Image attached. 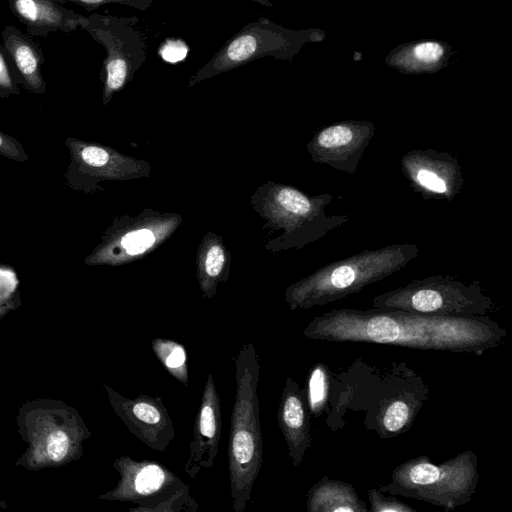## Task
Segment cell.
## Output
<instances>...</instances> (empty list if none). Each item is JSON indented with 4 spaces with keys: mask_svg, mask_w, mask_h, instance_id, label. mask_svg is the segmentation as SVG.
<instances>
[{
    "mask_svg": "<svg viewBox=\"0 0 512 512\" xmlns=\"http://www.w3.org/2000/svg\"><path fill=\"white\" fill-rule=\"evenodd\" d=\"M3 46L16 71L19 84L28 92L46 93V82L42 76L44 54L40 45L31 36L13 25L2 31Z\"/></svg>",
    "mask_w": 512,
    "mask_h": 512,
    "instance_id": "cell-18",
    "label": "cell"
},
{
    "mask_svg": "<svg viewBox=\"0 0 512 512\" xmlns=\"http://www.w3.org/2000/svg\"><path fill=\"white\" fill-rule=\"evenodd\" d=\"M19 81L12 61L0 43V98L18 96L20 94Z\"/></svg>",
    "mask_w": 512,
    "mask_h": 512,
    "instance_id": "cell-25",
    "label": "cell"
},
{
    "mask_svg": "<svg viewBox=\"0 0 512 512\" xmlns=\"http://www.w3.org/2000/svg\"><path fill=\"white\" fill-rule=\"evenodd\" d=\"M0 156L23 163L29 156L21 142L0 130Z\"/></svg>",
    "mask_w": 512,
    "mask_h": 512,
    "instance_id": "cell-28",
    "label": "cell"
},
{
    "mask_svg": "<svg viewBox=\"0 0 512 512\" xmlns=\"http://www.w3.org/2000/svg\"><path fill=\"white\" fill-rule=\"evenodd\" d=\"M138 22L137 16L92 14L87 17L83 29L106 50L100 73L104 105L125 88L147 58L146 40L135 28Z\"/></svg>",
    "mask_w": 512,
    "mask_h": 512,
    "instance_id": "cell-9",
    "label": "cell"
},
{
    "mask_svg": "<svg viewBox=\"0 0 512 512\" xmlns=\"http://www.w3.org/2000/svg\"><path fill=\"white\" fill-rule=\"evenodd\" d=\"M110 403L129 432L152 450L164 452L175 438L171 416L160 397L130 399L106 387Z\"/></svg>",
    "mask_w": 512,
    "mask_h": 512,
    "instance_id": "cell-14",
    "label": "cell"
},
{
    "mask_svg": "<svg viewBox=\"0 0 512 512\" xmlns=\"http://www.w3.org/2000/svg\"><path fill=\"white\" fill-rule=\"evenodd\" d=\"M64 4L66 2L80 5L87 11L98 9L105 4H121L141 11H145L152 5L153 0H58Z\"/></svg>",
    "mask_w": 512,
    "mask_h": 512,
    "instance_id": "cell-27",
    "label": "cell"
},
{
    "mask_svg": "<svg viewBox=\"0 0 512 512\" xmlns=\"http://www.w3.org/2000/svg\"><path fill=\"white\" fill-rule=\"evenodd\" d=\"M17 283L15 272L0 266V300L8 298L15 291Z\"/></svg>",
    "mask_w": 512,
    "mask_h": 512,
    "instance_id": "cell-31",
    "label": "cell"
},
{
    "mask_svg": "<svg viewBox=\"0 0 512 512\" xmlns=\"http://www.w3.org/2000/svg\"><path fill=\"white\" fill-rule=\"evenodd\" d=\"M403 175L424 199L452 200L462 190L464 178L456 157L434 149H413L400 160Z\"/></svg>",
    "mask_w": 512,
    "mask_h": 512,
    "instance_id": "cell-13",
    "label": "cell"
},
{
    "mask_svg": "<svg viewBox=\"0 0 512 512\" xmlns=\"http://www.w3.org/2000/svg\"><path fill=\"white\" fill-rule=\"evenodd\" d=\"M176 214L144 211L135 218H115L101 242L84 259L89 266H118L153 251L181 223Z\"/></svg>",
    "mask_w": 512,
    "mask_h": 512,
    "instance_id": "cell-10",
    "label": "cell"
},
{
    "mask_svg": "<svg viewBox=\"0 0 512 512\" xmlns=\"http://www.w3.org/2000/svg\"><path fill=\"white\" fill-rule=\"evenodd\" d=\"M222 433L220 397L212 373H209L196 412L189 443V453L184 465L185 473L196 479L202 469L212 468L218 453Z\"/></svg>",
    "mask_w": 512,
    "mask_h": 512,
    "instance_id": "cell-15",
    "label": "cell"
},
{
    "mask_svg": "<svg viewBox=\"0 0 512 512\" xmlns=\"http://www.w3.org/2000/svg\"><path fill=\"white\" fill-rule=\"evenodd\" d=\"M188 52L187 45L181 39H169L163 43L160 54L168 62H178L185 58Z\"/></svg>",
    "mask_w": 512,
    "mask_h": 512,
    "instance_id": "cell-30",
    "label": "cell"
},
{
    "mask_svg": "<svg viewBox=\"0 0 512 512\" xmlns=\"http://www.w3.org/2000/svg\"><path fill=\"white\" fill-rule=\"evenodd\" d=\"M250 1H253V2H256L262 6H265V7H272L273 4L269 1V0H250Z\"/></svg>",
    "mask_w": 512,
    "mask_h": 512,
    "instance_id": "cell-32",
    "label": "cell"
},
{
    "mask_svg": "<svg viewBox=\"0 0 512 512\" xmlns=\"http://www.w3.org/2000/svg\"><path fill=\"white\" fill-rule=\"evenodd\" d=\"M371 512H414L415 509L397 500L395 497L386 496L380 489L368 491Z\"/></svg>",
    "mask_w": 512,
    "mask_h": 512,
    "instance_id": "cell-26",
    "label": "cell"
},
{
    "mask_svg": "<svg viewBox=\"0 0 512 512\" xmlns=\"http://www.w3.org/2000/svg\"><path fill=\"white\" fill-rule=\"evenodd\" d=\"M325 33L320 29L291 30L266 17L244 25L190 77L188 87L211 77L229 72L262 57L292 59L306 43L320 42Z\"/></svg>",
    "mask_w": 512,
    "mask_h": 512,
    "instance_id": "cell-6",
    "label": "cell"
},
{
    "mask_svg": "<svg viewBox=\"0 0 512 512\" xmlns=\"http://www.w3.org/2000/svg\"><path fill=\"white\" fill-rule=\"evenodd\" d=\"M120 480L106 499L134 504L129 512H196L197 501L189 486L164 464L120 456L114 461Z\"/></svg>",
    "mask_w": 512,
    "mask_h": 512,
    "instance_id": "cell-8",
    "label": "cell"
},
{
    "mask_svg": "<svg viewBox=\"0 0 512 512\" xmlns=\"http://www.w3.org/2000/svg\"><path fill=\"white\" fill-rule=\"evenodd\" d=\"M414 417V409L405 400L391 401L381 415L380 424L385 432L400 433L408 427Z\"/></svg>",
    "mask_w": 512,
    "mask_h": 512,
    "instance_id": "cell-24",
    "label": "cell"
},
{
    "mask_svg": "<svg viewBox=\"0 0 512 512\" xmlns=\"http://www.w3.org/2000/svg\"><path fill=\"white\" fill-rule=\"evenodd\" d=\"M230 270V253L222 238L208 232L201 242L197 256V280L204 298L215 296L218 284L226 282Z\"/></svg>",
    "mask_w": 512,
    "mask_h": 512,
    "instance_id": "cell-20",
    "label": "cell"
},
{
    "mask_svg": "<svg viewBox=\"0 0 512 512\" xmlns=\"http://www.w3.org/2000/svg\"><path fill=\"white\" fill-rule=\"evenodd\" d=\"M372 308L470 318L488 317L494 303L477 281L465 284L447 275H434L375 296Z\"/></svg>",
    "mask_w": 512,
    "mask_h": 512,
    "instance_id": "cell-7",
    "label": "cell"
},
{
    "mask_svg": "<svg viewBox=\"0 0 512 512\" xmlns=\"http://www.w3.org/2000/svg\"><path fill=\"white\" fill-rule=\"evenodd\" d=\"M58 1V0H57ZM59 2V1H58Z\"/></svg>",
    "mask_w": 512,
    "mask_h": 512,
    "instance_id": "cell-33",
    "label": "cell"
},
{
    "mask_svg": "<svg viewBox=\"0 0 512 512\" xmlns=\"http://www.w3.org/2000/svg\"><path fill=\"white\" fill-rule=\"evenodd\" d=\"M312 340L389 344L421 350L481 354L506 331L488 317L429 316L398 309H332L303 331Z\"/></svg>",
    "mask_w": 512,
    "mask_h": 512,
    "instance_id": "cell-1",
    "label": "cell"
},
{
    "mask_svg": "<svg viewBox=\"0 0 512 512\" xmlns=\"http://www.w3.org/2000/svg\"><path fill=\"white\" fill-rule=\"evenodd\" d=\"M309 512H366L368 509L353 486L323 477L313 485L306 502Z\"/></svg>",
    "mask_w": 512,
    "mask_h": 512,
    "instance_id": "cell-21",
    "label": "cell"
},
{
    "mask_svg": "<svg viewBox=\"0 0 512 512\" xmlns=\"http://www.w3.org/2000/svg\"><path fill=\"white\" fill-rule=\"evenodd\" d=\"M477 466L473 451L462 452L439 465L420 456L398 465L390 482L379 489L452 510L471 500L479 480Z\"/></svg>",
    "mask_w": 512,
    "mask_h": 512,
    "instance_id": "cell-5",
    "label": "cell"
},
{
    "mask_svg": "<svg viewBox=\"0 0 512 512\" xmlns=\"http://www.w3.org/2000/svg\"><path fill=\"white\" fill-rule=\"evenodd\" d=\"M452 47L437 40L401 44L385 57V63L402 74L435 73L448 65Z\"/></svg>",
    "mask_w": 512,
    "mask_h": 512,
    "instance_id": "cell-19",
    "label": "cell"
},
{
    "mask_svg": "<svg viewBox=\"0 0 512 512\" xmlns=\"http://www.w3.org/2000/svg\"><path fill=\"white\" fill-rule=\"evenodd\" d=\"M277 420L291 464L297 467L311 446V435L306 392L291 377L286 378L281 393Z\"/></svg>",
    "mask_w": 512,
    "mask_h": 512,
    "instance_id": "cell-16",
    "label": "cell"
},
{
    "mask_svg": "<svg viewBox=\"0 0 512 512\" xmlns=\"http://www.w3.org/2000/svg\"><path fill=\"white\" fill-rule=\"evenodd\" d=\"M375 131V125L367 120L333 123L314 134L307 143V151L314 163L352 175Z\"/></svg>",
    "mask_w": 512,
    "mask_h": 512,
    "instance_id": "cell-12",
    "label": "cell"
},
{
    "mask_svg": "<svg viewBox=\"0 0 512 512\" xmlns=\"http://www.w3.org/2000/svg\"><path fill=\"white\" fill-rule=\"evenodd\" d=\"M151 347L164 369L187 387L189 375L185 347L175 340L163 337L152 339Z\"/></svg>",
    "mask_w": 512,
    "mask_h": 512,
    "instance_id": "cell-22",
    "label": "cell"
},
{
    "mask_svg": "<svg viewBox=\"0 0 512 512\" xmlns=\"http://www.w3.org/2000/svg\"><path fill=\"white\" fill-rule=\"evenodd\" d=\"M329 391L328 368L323 363L315 364L310 370L306 399L309 413L313 416H320L327 404Z\"/></svg>",
    "mask_w": 512,
    "mask_h": 512,
    "instance_id": "cell-23",
    "label": "cell"
},
{
    "mask_svg": "<svg viewBox=\"0 0 512 512\" xmlns=\"http://www.w3.org/2000/svg\"><path fill=\"white\" fill-rule=\"evenodd\" d=\"M419 255L416 244H391L333 261L285 290L290 310L338 301L403 269Z\"/></svg>",
    "mask_w": 512,
    "mask_h": 512,
    "instance_id": "cell-3",
    "label": "cell"
},
{
    "mask_svg": "<svg viewBox=\"0 0 512 512\" xmlns=\"http://www.w3.org/2000/svg\"><path fill=\"white\" fill-rule=\"evenodd\" d=\"M64 145L70 155L65 185L73 191L92 194L102 189L100 182L149 175L146 161L122 155L111 147L74 137H67Z\"/></svg>",
    "mask_w": 512,
    "mask_h": 512,
    "instance_id": "cell-11",
    "label": "cell"
},
{
    "mask_svg": "<svg viewBox=\"0 0 512 512\" xmlns=\"http://www.w3.org/2000/svg\"><path fill=\"white\" fill-rule=\"evenodd\" d=\"M69 449V440L62 431H55L48 437L47 453L54 461L62 460Z\"/></svg>",
    "mask_w": 512,
    "mask_h": 512,
    "instance_id": "cell-29",
    "label": "cell"
},
{
    "mask_svg": "<svg viewBox=\"0 0 512 512\" xmlns=\"http://www.w3.org/2000/svg\"><path fill=\"white\" fill-rule=\"evenodd\" d=\"M332 200L328 193L310 196L293 186L267 182L251 197V205L266 220L265 227L283 231L267 245L280 251L302 249L347 223L348 215L327 214Z\"/></svg>",
    "mask_w": 512,
    "mask_h": 512,
    "instance_id": "cell-4",
    "label": "cell"
},
{
    "mask_svg": "<svg viewBox=\"0 0 512 512\" xmlns=\"http://www.w3.org/2000/svg\"><path fill=\"white\" fill-rule=\"evenodd\" d=\"M235 399L228 440V474L234 512L251 502L254 483L263 462L258 384L260 364L253 343L242 345L236 356Z\"/></svg>",
    "mask_w": 512,
    "mask_h": 512,
    "instance_id": "cell-2",
    "label": "cell"
},
{
    "mask_svg": "<svg viewBox=\"0 0 512 512\" xmlns=\"http://www.w3.org/2000/svg\"><path fill=\"white\" fill-rule=\"evenodd\" d=\"M8 5L31 37L57 31L71 33L87 23L86 16L65 8L57 0H8Z\"/></svg>",
    "mask_w": 512,
    "mask_h": 512,
    "instance_id": "cell-17",
    "label": "cell"
}]
</instances>
